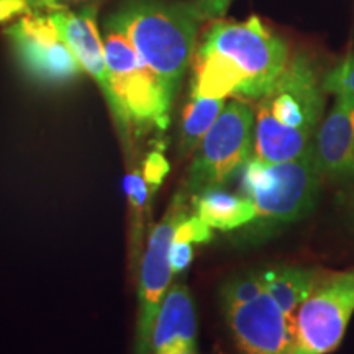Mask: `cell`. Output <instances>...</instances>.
<instances>
[{
  "mask_svg": "<svg viewBox=\"0 0 354 354\" xmlns=\"http://www.w3.org/2000/svg\"><path fill=\"white\" fill-rule=\"evenodd\" d=\"M289 48L259 17L212 20L192 59L190 95L259 100L284 73Z\"/></svg>",
  "mask_w": 354,
  "mask_h": 354,
  "instance_id": "cell-1",
  "label": "cell"
},
{
  "mask_svg": "<svg viewBox=\"0 0 354 354\" xmlns=\"http://www.w3.org/2000/svg\"><path fill=\"white\" fill-rule=\"evenodd\" d=\"M253 156L281 162L313 148L325 109V91L307 55H295L271 91L258 100Z\"/></svg>",
  "mask_w": 354,
  "mask_h": 354,
  "instance_id": "cell-2",
  "label": "cell"
},
{
  "mask_svg": "<svg viewBox=\"0 0 354 354\" xmlns=\"http://www.w3.org/2000/svg\"><path fill=\"white\" fill-rule=\"evenodd\" d=\"M112 17L174 100L197 48L202 19L190 2L127 0Z\"/></svg>",
  "mask_w": 354,
  "mask_h": 354,
  "instance_id": "cell-3",
  "label": "cell"
},
{
  "mask_svg": "<svg viewBox=\"0 0 354 354\" xmlns=\"http://www.w3.org/2000/svg\"><path fill=\"white\" fill-rule=\"evenodd\" d=\"M104 48L112 87L128 130H166L172 99L162 82L141 59L112 15L104 21Z\"/></svg>",
  "mask_w": 354,
  "mask_h": 354,
  "instance_id": "cell-4",
  "label": "cell"
},
{
  "mask_svg": "<svg viewBox=\"0 0 354 354\" xmlns=\"http://www.w3.org/2000/svg\"><path fill=\"white\" fill-rule=\"evenodd\" d=\"M241 171V196L253 202L258 218L290 223L307 216L315 207L322 174L313 148L281 162H264L251 156Z\"/></svg>",
  "mask_w": 354,
  "mask_h": 354,
  "instance_id": "cell-5",
  "label": "cell"
},
{
  "mask_svg": "<svg viewBox=\"0 0 354 354\" xmlns=\"http://www.w3.org/2000/svg\"><path fill=\"white\" fill-rule=\"evenodd\" d=\"M256 113L241 100L225 105L198 145L189 174V189L201 192L228 183L253 156Z\"/></svg>",
  "mask_w": 354,
  "mask_h": 354,
  "instance_id": "cell-6",
  "label": "cell"
},
{
  "mask_svg": "<svg viewBox=\"0 0 354 354\" xmlns=\"http://www.w3.org/2000/svg\"><path fill=\"white\" fill-rule=\"evenodd\" d=\"M354 313V269L318 276L295 315L294 346L300 354H328L342 343Z\"/></svg>",
  "mask_w": 354,
  "mask_h": 354,
  "instance_id": "cell-7",
  "label": "cell"
},
{
  "mask_svg": "<svg viewBox=\"0 0 354 354\" xmlns=\"http://www.w3.org/2000/svg\"><path fill=\"white\" fill-rule=\"evenodd\" d=\"M20 68L44 86H64L84 73L50 12H30L3 30Z\"/></svg>",
  "mask_w": 354,
  "mask_h": 354,
  "instance_id": "cell-8",
  "label": "cell"
},
{
  "mask_svg": "<svg viewBox=\"0 0 354 354\" xmlns=\"http://www.w3.org/2000/svg\"><path fill=\"white\" fill-rule=\"evenodd\" d=\"M187 218L183 202H176L167 215L154 227L146 246L140 274V320H138V354H151V331L158 310L172 279L171 246L176 230Z\"/></svg>",
  "mask_w": 354,
  "mask_h": 354,
  "instance_id": "cell-9",
  "label": "cell"
},
{
  "mask_svg": "<svg viewBox=\"0 0 354 354\" xmlns=\"http://www.w3.org/2000/svg\"><path fill=\"white\" fill-rule=\"evenodd\" d=\"M97 10H99L97 3H86L77 8H61V10L50 13L66 43L69 44V48L81 63L82 69L97 82L110 107V112L113 115L118 131L127 138L130 130H128L120 104H118L112 87V77H110L107 57H105L104 38H100L99 26H97Z\"/></svg>",
  "mask_w": 354,
  "mask_h": 354,
  "instance_id": "cell-10",
  "label": "cell"
},
{
  "mask_svg": "<svg viewBox=\"0 0 354 354\" xmlns=\"http://www.w3.org/2000/svg\"><path fill=\"white\" fill-rule=\"evenodd\" d=\"M223 312L241 354H284L294 344V323L268 292Z\"/></svg>",
  "mask_w": 354,
  "mask_h": 354,
  "instance_id": "cell-11",
  "label": "cell"
},
{
  "mask_svg": "<svg viewBox=\"0 0 354 354\" xmlns=\"http://www.w3.org/2000/svg\"><path fill=\"white\" fill-rule=\"evenodd\" d=\"M322 177L354 179V99L338 95L313 140Z\"/></svg>",
  "mask_w": 354,
  "mask_h": 354,
  "instance_id": "cell-12",
  "label": "cell"
},
{
  "mask_svg": "<svg viewBox=\"0 0 354 354\" xmlns=\"http://www.w3.org/2000/svg\"><path fill=\"white\" fill-rule=\"evenodd\" d=\"M197 320L187 287L172 286L162 299L151 331V353L161 354L167 349L196 344Z\"/></svg>",
  "mask_w": 354,
  "mask_h": 354,
  "instance_id": "cell-13",
  "label": "cell"
},
{
  "mask_svg": "<svg viewBox=\"0 0 354 354\" xmlns=\"http://www.w3.org/2000/svg\"><path fill=\"white\" fill-rule=\"evenodd\" d=\"M196 214L210 228L223 230V232L243 227L258 218L250 198L227 192L221 187H209L198 192Z\"/></svg>",
  "mask_w": 354,
  "mask_h": 354,
  "instance_id": "cell-14",
  "label": "cell"
},
{
  "mask_svg": "<svg viewBox=\"0 0 354 354\" xmlns=\"http://www.w3.org/2000/svg\"><path fill=\"white\" fill-rule=\"evenodd\" d=\"M317 269L299 268V266H277L264 272L266 292L274 299L287 318L294 323L300 305L305 302L315 286Z\"/></svg>",
  "mask_w": 354,
  "mask_h": 354,
  "instance_id": "cell-15",
  "label": "cell"
},
{
  "mask_svg": "<svg viewBox=\"0 0 354 354\" xmlns=\"http://www.w3.org/2000/svg\"><path fill=\"white\" fill-rule=\"evenodd\" d=\"M225 105H227L225 99L190 95L183 113V123H180V153L189 154L197 151L198 145L205 138Z\"/></svg>",
  "mask_w": 354,
  "mask_h": 354,
  "instance_id": "cell-16",
  "label": "cell"
},
{
  "mask_svg": "<svg viewBox=\"0 0 354 354\" xmlns=\"http://www.w3.org/2000/svg\"><path fill=\"white\" fill-rule=\"evenodd\" d=\"M266 292L264 272H248L245 276L234 277L221 289V304L223 308L236 307L258 299Z\"/></svg>",
  "mask_w": 354,
  "mask_h": 354,
  "instance_id": "cell-17",
  "label": "cell"
},
{
  "mask_svg": "<svg viewBox=\"0 0 354 354\" xmlns=\"http://www.w3.org/2000/svg\"><path fill=\"white\" fill-rule=\"evenodd\" d=\"M323 91L336 97L354 99V55L344 57L342 63L323 77Z\"/></svg>",
  "mask_w": 354,
  "mask_h": 354,
  "instance_id": "cell-18",
  "label": "cell"
},
{
  "mask_svg": "<svg viewBox=\"0 0 354 354\" xmlns=\"http://www.w3.org/2000/svg\"><path fill=\"white\" fill-rule=\"evenodd\" d=\"M169 171V165L162 156L161 153H151L145 161V167H143V177L146 180V184L149 187L156 189L159 184L162 183L165 176Z\"/></svg>",
  "mask_w": 354,
  "mask_h": 354,
  "instance_id": "cell-19",
  "label": "cell"
},
{
  "mask_svg": "<svg viewBox=\"0 0 354 354\" xmlns=\"http://www.w3.org/2000/svg\"><path fill=\"white\" fill-rule=\"evenodd\" d=\"M125 190L130 198V203L135 207L136 212H141L146 202V194H148V184L140 172H131L125 177Z\"/></svg>",
  "mask_w": 354,
  "mask_h": 354,
  "instance_id": "cell-20",
  "label": "cell"
},
{
  "mask_svg": "<svg viewBox=\"0 0 354 354\" xmlns=\"http://www.w3.org/2000/svg\"><path fill=\"white\" fill-rule=\"evenodd\" d=\"M194 243L185 241V240H177L174 234V241L171 246V266L172 272L179 274L183 272L185 268L190 264V261L194 258Z\"/></svg>",
  "mask_w": 354,
  "mask_h": 354,
  "instance_id": "cell-21",
  "label": "cell"
},
{
  "mask_svg": "<svg viewBox=\"0 0 354 354\" xmlns=\"http://www.w3.org/2000/svg\"><path fill=\"white\" fill-rule=\"evenodd\" d=\"M194 8H196L201 19L205 20H216L228 10L232 0H190Z\"/></svg>",
  "mask_w": 354,
  "mask_h": 354,
  "instance_id": "cell-22",
  "label": "cell"
},
{
  "mask_svg": "<svg viewBox=\"0 0 354 354\" xmlns=\"http://www.w3.org/2000/svg\"><path fill=\"white\" fill-rule=\"evenodd\" d=\"M32 12L26 0H0V25Z\"/></svg>",
  "mask_w": 354,
  "mask_h": 354,
  "instance_id": "cell-23",
  "label": "cell"
},
{
  "mask_svg": "<svg viewBox=\"0 0 354 354\" xmlns=\"http://www.w3.org/2000/svg\"><path fill=\"white\" fill-rule=\"evenodd\" d=\"M32 12H55L73 6H86L95 0H26Z\"/></svg>",
  "mask_w": 354,
  "mask_h": 354,
  "instance_id": "cell-24",
  "label": "cell"
},
{
  "mask_svg": "<svg viewBox=\"0 0 354 354\" xmlns=\"http://www.w3.org/2000/svg\"><path fill=\"white\" fill-rule=\"evenodd\" d=\"M162 354H197V348L196 344H187V346H177L167 349V351Z\"/></svg>",
  "mask_w": 354,
  "mask_h": 354,
  "instance_id": "cell-25",
  "label": "cell"
},
{
  "mask_svg": "<svg viewBox=\"0 0 354 354\" xmlns=\"http://www.w3.org/2000/svg\"><path fill=\"white\" fill-rule=\"evenodd\" d=\"M284 354H300V353H299V349H297V348H295V346H294V344H292V346H290L289 349H287V351H286Z\"/></svg>",
  "mask_w": 354,
  "mask_h": 354,
  "instance_id": "cell-26",
  "label": "cell"
},
{
  "mask_svg": "<svg viewBox=\"0 0 354 354\" xmlns=\"http://www.w3.org/2000/svg\"><path fill=\"white\" fill-rule=\"evenodd\" d=\"M351 216H353V227H354V205H353V210H351Z\"/></svg>",
  "mask_w": 354,
  "mask_h": 354,
  "instance_id": "cell-27",
  "label": "cell"
}]
</instances>
